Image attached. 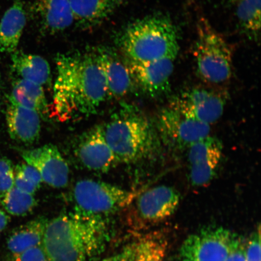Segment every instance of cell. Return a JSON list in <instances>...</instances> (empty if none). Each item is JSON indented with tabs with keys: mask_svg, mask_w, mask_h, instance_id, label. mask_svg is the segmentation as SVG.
Here are the masks:
<instances>
[{
	"mask_svg": "<svg viewBox=\"0 0 261 261\" xmlns=\"http://www.w3.org/2000/svg\"><path fill=\"white\" fill-rule=\"evenodd\" d=\"M55 63L54 116L65 122L96 113L108 91L105 76L94 54H59Z\"/></svg>",
	"mask_w": 261,
	"mask_h": 261,
	"instance_id": "1",
	"label": "cell"
},
{
	"mask_svg": "<svg viewBox=\"0 0 261 261\" xmlns=\"http://www.w3.org/2000/svg\"><path fill=\"white\" fill-rule=\"evenodd\" d=\"M111 237L107 218L74 210L47 222L42 246L48 261H91L105 250Z\"/></svg>",
	"mask_w": 261,
	"mask_h": 261,
	"instance_id": "2",
	"label": "cell"
},
{
	"mask_svg": "<svg viewBox=\"0 0 261 261\" xmlns=\"http://www.w3.org/2000/svg\"><path fill=\"white\" fill-rule=\"evenodd\" d=\"M127 60L151 61L176 58L179 51L177 28L167 16L152 15L127 26L119 40Z\"/></svg>",
	"mask_w": 261,
	"mask_h": 261,
	"instance_id": "3",
	"label": "cell"
},
{
	"mask_svg": "<svg viewBox=\"0 0 261 261\" xmlns=\"http://www.w3.org/2000/svg\"><path fill=\"white\" fill-rule=\"evenodd\" d=\"M104 136L117 163H129L154 154L159 145L158 130L136 110L126 107L103 126Z\"/></svg>",
	"mask_w": 261,
	"mask_h": 261,
	"instance_id": "4",
	"label": "cell"
},
{
	"mask_svg": "<svg viewBox=\"0 0 261 261\" xmlns=\"http://www.w3.org/2000/svg\"><path fill=\"white\" fill-rule=\"evenodd\" d=\"M232 49L223 36L202 19L198 24L194 57L198 76L211 84L225 83L232 74Z\"/></svg>",
	"mask_w": 261,
	"mask_h": 261,
	"instance_id": "5",
	"label": "cell"
},
{
	"mask_svg": "<svg viewBox=\"0 0 261 261\" xmlns=\"http://www.w3.org/2000/svg\"><path fill=\"white\" fill-rule=\"evenodd\" d=\"M136 195L117 186L89 179L77 182L73 190L75 210L106 218L125 210Z\"/></svg>",
	"mask_w": 261,
	"mask_h": 261,
	"instance_id": "6",
	"label": "cell"
},
{
	"mask_svg": "<svg viewBox=\"0 0 261 261\" xmlns=\"http://www.w3.org/2000/svg\"><path fill=\"white\" fill-rule=\"evenodd\" d=\"M180 195L174 188L158 186L136 195L127 210L126 221L134 230L155 226L170 217L177 210Z\"/></svg>",
	"mask_w": 261,
	"mask_h": 261,
	"instance_id": "7",
	"label": "cell"
},
{
	"mask_svg": "<svg viewBox=\"0 0 261 261\" xmlns=\"http://www.w3.org/2000/svg\"><path fill=\"white\" fill-rule=\"evenodd\" d=\"M241 241V238L227 228L207 227L186 239L181 255L189 261H224Z\"/></svg>",
	"mask_w": 261,
	"mask_h": 261,
	"instance_id": "8",
	"label": "cell"
},
{
	"mask_svg": "<svg viewBox=\"0 0 261 261\" xmlns=\"http://www.w3.org/2000/svg\"><path fill=\"white\" fill-rule=\"evenodd\" d=\"M160 139L175 150L188 149L210 135V125L187 115L169 106L162 110L156 126Z\"/></svg>",
	"mask_w": 261,
	"mask_h": 261,
	"instance_id": "9",
	"label": "cell"
},
{
	"mask_svg": "<svg viewBox=\"0 0 261 261\" xmlns=\"http://www.w3.org/2000/svg\"><path fill=\"white\" fill-rule=\"evenodd\" d=\"M189 181L194 187H207L215 178L223 156V145L215 137L207 136L188 149Z\"/></svg>",
	"mask_w": 261,
	"mask_h": 261,
	"instance_id": "10",
	"label": "cell"
},
{
	"mask_svg": "<svg viewBox=\"0 0 261 261\" xmlns=\"http://www.w3.org/2000/svg\"><path fill=\"white\" fill-rule=\"evenodd\" d=\"M170 105L192 118L210 125L223 115L225 99L213 90L195 88L176 97Z\"/></svg>",
	"mask_w": 261,
	"mask_h": 261,
	"instance_id": "11",
	"label": "cell"
},
{
	"mask_svg": "<svg viewBox=\"0 0 261 261\" xmlns=\"http://www.w3.org/2000/svg\"><path fill=\"white\" fill-rule=\"evenodd\" d=\"M75 156L84 168L107 172L117 161L104 136L103 126H96L83 134L74 148Z\"/></svg>",
	"mask_w": 261,
	"mask_h": 261,
	"instance_id": "12",
	"label": "cell"
},
{
	"mask_svg": "<svg viewBox=\"0 0 261 261\" xmlns=\"http://www.w3.org/2000/svg\"><path fill=\"white\" fill-rule=\"evenodd\" d=\"M175 60L172 58L146 62L127 60L126 64L134 81L148 96L155 98L169 91Z\"/></svg>",
	"mask_w": 261,
	"mask_h": 261,
	"instance_id": "13",
	"label": "cell"
},
{
	"mask_svg": "<svg viewBox=\"0 0 261 261\" xmlns=\"http://www.w3.org/2000/svg\"><path fill=\"white\" fill-rule=\"evenodd\" d=\"M26 163L34 166L42 181L55 188L66 187L69 179V168L57 147L46 145L21 153Z\"/></svg>",
	"mask_w": 261,
	"mask_h": 261,
	"instance_id": "14",
	"label": "cell"
},
{
	"mask_svg": "<svg viewBox=\"0 0 261 261\" xmlns=\"http://www.w3.org/2000/svg\"><path fill=\"white\" fill-rule=\"evenodd\" d=\"M94 55L105 76L108 94L117 98L126 96L135 82L128 65L110 48H98Z\"/></svg>",
	"mask_w": 261,
	"mask_h": 261,
	"instance_id": "15",
	"label": "cell"
},
{
	"mask_svg": "<svg viewBox=\"0 0 261 261\" xmlns=\"http://www.w3.org/2000/svg\"><path fill=\"white\" fill-rule=\"evenodd\" d=\"M168 243L160 233L145 234L125 245L100 261H163Z\"/></svg>",
	"mask_w": 261,
	"mask_h": 261,
	"instance_id": "16",
	"label": "cell"
},
{
	"mask_svg": "<svg viewBox=\"0 0 261 261\" xmlns=\"http://www.w3.org/2000/svg\"><path fill=\"white\" fill-rule=\"evenodd\" d=\"M10 136L18 142L30 144L41 132V116L35 110L9 102L6 113Z\"/></svg>",
	"mask_w": 261,
	"mask_h": 261,
	"instance_id": "17",
	"label": "cell"
},
{
	"mask_svg": "<svg viewBox=\"0 0 261 261\" xmlns=\"http://www.w3.org/2000/svg\"><path fill=\"white\" fill-rule=\"evenodd\" d=\"M34 8L42 29L48 34L63 32L74 21L69 0H34Z\"/></svg>",
	"mask_w": 261,
	"mask_h": 261,
	"instance_id": "18",
	"label": "cell"
},
{
	"mask_svg": "<svg viewBox=\"0 0 261 261\" xmlns=\"http://www.w3.org/2000/svg\"><path fill=\"white\" fill-rule=\"evenodd\" d=\"M74 21L81 27L92 28L109 18L125 0H69Z\"/></svg>",
	"mask_w": 261,
	"mask_h": 261,
	"instance_id": "19",
	"label": "cell"
},
{
	"mask_svg": "<svg viewBox=\"0 0 261 261\" xmlns=\"http://www.w3.org/2000/svg\"><path fill=\"white\" fill-rule=\"evenodd\" d=\"M26 24L22 0H15L0 22V51L12 54L17 50Z\"/></svg>",
	"mask_w": 261,
	"mask_h": 261,
	"instance_id": "20",
	"label": "cell"
},
{
	"mask_svg": "<svg viewBox=\"0 0 261 261\" xmlns=\"http://www.w3.org/2000/svg\"><path fill=\"white\" fill-rule=\"evenodd\" d=\"M12 68L20 79L33 82L43 86L50 83V65L38 55L25 54L16 50L12 54Z\"/></svg>",
	"mask_w": 261,
	"mask_h": 261,
	"instance_id": "21",
	"label": "cell"
},
{
	"mask_svg": "<svg viewBox=\"0 0 261 261\" xmlns=\"http://www.w3.org/2000/svg\"><path fill=\"white\" fill-rule=\"evenodd\" d=\"M47 222L44 218H37L16 228L8 238L9 252L14 254L40 246L43 240Z\"/></svg>",
	"mask_w": 261,
	"mask_h": 261,
	"instance_id": "22",
	"label": "cell"
},
{
	"mask_svg": "<svg viewBox=\"0 0 261 261\" xmlns=\"http://www.w3.org/2000/svg\"><path fill=\"white\" fill-rule=\"evenodd\" d=\"M9 102L36 111L43 116L48 113V103L43 86L33 82L18 79L13 85Z\"/></svg>",
	"mask_w": 261,
	"mask_h": 261,
	"instance_id": "23",
	"label": "cell"
},
{
	"mask_svg": "<svg viewBox=\"0 0 261 261\" xmlns=\"http://www.w3.org/2000/svg\"><path fill=\"white\" fill-rule=\"evenodd\" d=\"M0 204L8 214L23 216L31 212L37 204L34 194L19 190L14 187L0 195Z\"/></svg>",
	"mask_w": 261,
	"mask_h": 261,
	"instance_id": "24",
	"label": "cell"
},
{
	"mask_svg": "<svg viewBox=\"0 0 261 261\" xmlns=\"http://www.w3.org/2000/svg\"><path fill=\"white\" fill-rule=\"evenodd\" d=\"M238 21L251 37L257 39L260 29V0H240L237 8Z\"/></svg>",
	"mask_w": 261,
	"mask_h": 261,
	"instance_id": "25",
	"label": "cell"
},
{
	"mask_svg": "<svg viewBox=\"0 0 261 261\" xmlns=\"http://www.w3.org/2000/svg\"><path fill=\"white\" fill-rule=\"evenodd\" d=\"M42 179L37 169L28 163H21L15 169L14 187L22 191L34 194L40 188Z\"/></svg>",
	"mask_w": 261,
	"mask_h": 261,
	"instance_id": "26",
	"label": "cell"
},
{
	"mask_svg": "<svg viewBox=\"0 0 261 261\" xmlns=\"http://www.w3.org/2000/svg\"><path fill=\"white\" fill-rule=\"evenodd\" d=\"M15 167L11 160L0 158V195L14 187Z\"/></svg>",
	"mask_w": 261,
	"mask_h": 261,
	"instance_id": "27",
	"label": "cell"
},
{
	"mask_svg": "<svg viewBox=\"0 0 261 261\" xmlns=\"http://www.w3.org/2000/svg\"><path fill=\"white\" fill-rule=\"evenodd\" d=\"M11 261H48L42 244L24 252L12 254Z\"/></svg>",
	"mask_w": 261,
	"mask_h": 261,
	"instance_id": "28",
	"label": "cell"
},
{
	"mask_svg": "<svg viewBox=\"0 0 261 261\" xmlns=\"http://www.w3.org/2000/svg\"><path fill=\"white\" fill-rule=\"evenodd\" d=\"M245 255L246 261H260V231L258 230L252 234L245 249Z\"/></svg>",
	"mask_w": 261,
	"mask_h": 261,
	"instance_id": "29",
	"label": "cell"
},
{
	"mask_svg": "<svg viewBox=\"0 0 261 261\" xmlns=\"http://www.w3.org/2000/svg\"><path fill=\"white\" fill-rule=\"evenodd\" d=\"M224 261H246L243 241H241L239 245L228 254Z\"/></svg>",
	"mask_w": 261,
	"mask_h": 261,
	"instance_id": "30",
	"label": "cell"
},
{
	"mask_svg": "<svg viewBox=\"0 0 261 261\" xmlns=\"http://www.w3.org/2000/svg\"><path fill=\"white\" fill-rule=\"evenodd\" d=\"M10 221V217L7 212L0 206V233L7 227Z\"/></svg>",
	"mask_w": 261,
	"mask_h": 261,
	"instance_id": "31",
	"label": "cell"
},
{
	"mask_svg": "<svg viewBox=\"0 0 261 261\" xmlns=\"http://www.w3.org/2000/svg\"><path fill=\"white\" fill-rule=\"evenodd\" d=\"M182 261H189V260H186V259H182Z\"/></svg>",
	"mask_w": 261,
	"mask_h": 261,
	"instance_id": "32",
	"label": "cell"
}]
</instances>
